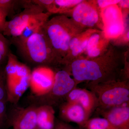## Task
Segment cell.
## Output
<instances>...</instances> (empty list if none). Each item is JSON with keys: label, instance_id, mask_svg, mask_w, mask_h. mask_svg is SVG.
<instances>
[{"label": "cell", "instance_id": "obj_1", "mask_svg": "<svg viewBox=\"0 0 129 129\" xmlns=\"http://www.w3.org/2000/svg\"><path fill=\"white\" fill-rule=\"evenodd\" d=\"M127 51H124L110 42L107 50L101 55L93 58L81 56L73 61L67 70L73 77L76 86L84 81L98 84L118 80Z\"/></svg>", "mask_w": 129, "mask_h": 129}, {"label": "cell", "instance_id": "obj_2", "mask_svg": "<svg viewBox=\"0 0 129 129\" xmlns=\"http://www.w3.org/2000/svg\"><path fill=\"white\" fill-rule=\"evenodd\" d=\"M43 26L25 40L10 42L15 46L18 53L27 64L51 68L61 65Z\"/></svg>", "mask_w": 129, "mask_h": 129}, {"label": "cell", "instance_id": "obj_3", "mask_svg": "<svg viewBox=\"0 0 129 129\" xmlns=\"http://www.w3.org/2000/svg\"><path fill=\"white\" fill-rule=\"evenodd\" d=\"M43 28L61 64L67 55L71 40L86 30L64 14L48 19L43 25Z\"/></svg>", "mask_w": 129, "mask_h": 129}, {"label": "cell", "instance_id": "obj_4", "mask_svg": "<svg viewBox=\"0 0 129 129\" xmlns=\"http://www.w3.org/2000/svg\"><path fill=\"white\" fill-rule=\"evenodd\" d=\"M87 86L97 98L98 108H110L129 104V80H118L98 84L89 82Z\"/></svg>", "mask_w": 129, "mask_h": 129}, {"label": "cell", "instance_id": "obj_5", "mask_svg": "<svg viewBox=\"0 0 129 129\" xmlns=\"http://www.w3.org/2000/svg\"><path fill=\"white\" fill-rule=\"evenodd\" d=\"M76 86L70 73L63 69L56 72L53 86L47 93L40 96L30 95L28 97V100L30 105L36 107L59 106L65 101L67 96Z\"/></svg>", "mask_w": 129, "mask_h": 129}, {"label": "cell", "instance_id": "obj_6", "mask_svg": "<svg viewBox=\"0 0 129 129\" xmlns=\"http://www.w3.org/2000/svg\"><path fill=\"white\" fill-rule=\"evenodd\" d=\"M101 11L95 1H83L63 14L69 16L68 17L83 29H92L103 31L104 25Z\"/></svg>", "mask_w": 129, "mask_h": 129}, {"label": "cell", "instance_id": "obj_7", "mask_svg": "<svg viewBox=\"0 0 129 129\" xmlns=\"http://www.w3.org/2000/svg\"><path fill=\"white\" fill-rule=\"evenodd\" d=\"M23 7V11L7 21L2 32L4 36L18 37L32 18L45 11L42 8L32 3L31 1H27Z\"/></svg>", "mask_w": 129, "mask_h": 129}, {"label": "cell", "instance_id": "obj_8", "mask_svg": "<svg viewBox=\"0 0 129 129\" xmlns=\"http://www.w3.org/2000/svg\"><path fill=\"white\" fill-rule=\"evenodd\" d=\"M55 74V73L49 67H35L30 75L29 87L31 95L40 96L47 93L53 86Z\"/></svg>", "mask_w": 129, "mask_h": 129}, {"label": "cell", "instance_id": "obj_9", "mask_svg": "<svg viewBox=\"0 0 129 129\" xmlns=\"http://www.w3.org/2000/svg\"><path fill=\"white\" fill-rule=\"evenodd\" d=\"M37 107L30 105L26 108L15 107L8 117L7 125L13 129H35L37 127Z\"/></svg>", "mask_w": 129, "mask_h": 129}, {"label": "cell", "instance_id": "obj_10", "mask_svg": "<svg viewBox=\"0 0 129 129\" xmlns=\"http://www.w3.org/2000/svg\"><path fill=\"white\" fill-rule=\"evenodd\" d=\"M97 30H99L92 29H86L72 39L67 55L61 62V65L64 67V69L67 70L73 61L83 55L90 36Z\"/></svg>", "mask_w": 129, "mask_h": 129}, {"label": "cell", "instance_id": "obj_11", "mask_svg": "<svg viewBox=\"0 0 129 129\" xmlns=\"http://www.w3.org/2000/svg\"><path fill=\"white\" fill-rule=\"evenodd\" d=\"M96 110L115 129H129V105L110 108H97Z\"/></svg>", "mask_w": 129, "mask_h": 129}, {"label": "cell", "instance_id": "obj_12", "mask_svg": "<svg viewBox=\"0 0 129 129\" xmlns=\"http://www.w3.org/2000/svg\"><path fill=\"white\" fill-rule=\"evenodd\" d=\"M65 101L74 102L79 104L85 111L88 118L98 107L96 96L90 90L76 88L67 96Z\"/></svg>", "mask_w": 129, "mask_h": 129}, {"label": "cell", "instance_id": "obj_13", "mask_svg": "<svg viewBox=\"0 0 129 129\" xmlns=\"http://www.w3.org/2000/svg\"><path fill=\"white\" fill-rule=\"evenodd\" d=\"M59 115L64 122H73L83 127L89 118L81 106L74 102L65 101L59 106Z\"/></svg>", "mask_w": 129, "mask_h": 129}, {"label": "cell", "instance_id": "obj_14", "mask_svg": "<svg viewBox=\"0 0 129 129\" xmlns=\"http://www.w3.org/2000/svg\"><path fill=\"white\" fill-rule=\"evenodd\" d=\"M110 44V41L106 38L103 31L97 30L90 36L83 56L93 58L105 53Z\"/></svg>", "mask_w": 129, "mask_h": 129}, {"label": "cell", "instance_id": "obj_15", "mask_svg": "<svg viewBox=\"0 0 129 129\" xmlns=\"http://www.w3.org/2000/svg\"><path fill=\"white\" fill-rule=\"evenodd\" d=\"M51 14L44 12L35 16L29 22L21 34L17 37H12L11 41H22L27 39L44 25Z\"/></svg>", "mask_w": 129, "mask_h": 129}, {"label": "cell", "instance_id": "obj_16", "mask_svg": "<svg viewBox=\"0 0 129 129\" xmlns=\"http://www.w3.org/2000/svg\"><path fill=\"white\" fill-rule=\"evenodd\" d=\"M30 75L7 84V102L14 105L17 103L21 97L29 87Z\"/></svg>", "mask_w": 129, "mask_h": 129}, {"label": "cell", "instance_id": "obj_17", "mask_svg": "<svg viewBox=\"0 0 129 129\" xmlns=\"http://www.w3.org/2000/svg\"><path fill=\"white\" fill-rule=\"evenodd\" d=\"M37 127L42 129H53L55 125V110L47 105L37 107Z\"/></svg>", "mask_w": 129, "mask_h": 129}, {"label": "cell", "instance_id": "obj_18", "mask_svg": "<svg viewBox=\"0 0 129 129\" xmlns=\"http://www.w3.org/2000/svg\"><path fill=\"white\" fill-rule=\"evenodd\" d=\"M101 14L104 27L124 22L122 9L117 5H111L101 9Z\"/></svg>", "mask_w": 129, "mask_h": 129}, {"label": "cell", "instance_id": "obj_19", "mask_svg": "<svg viewBox=\"0 0 129 129\" xmlns=\"http://www.w3.org/2000/svg\"><path fill=\"white\" fill-rule=\"evenodd\" d=\"M19 62L16 56L10 51L5 67L7 82L11 81L15 79Z\"/></svg>", "mask_w": 129, "mask_h": 129}, {"label": "cell", "instance_id": "obj_20", "mask_svg": "<svg viewBox=\"0 0 129 129\" xmlns=\"http://www.w3.org/2000/svg\"><path fill=\"white\" fill-rule=\"evenodd\" d=\"M82 127L84 129H115L108 120L103 117L89 118Z\"/></svg>", "mask_w": 129, "mask_h": 129}, {"label": "cell", "instance_id": "obj_21", "mask_svg": "<svg viewBox=\"0 0 129 129\" xmlns=\"http://www.w3.org/2000/svg\"><path fill=\"white\" fill-rule=\"evenodd\" d=\"M83 0H54L58 13L64 14L72 10Z\"/></svg>", "mask_w": 129, "mask_h": 129}, {"label": "cell", "instance_id": "obj_22", "mask_svg": "<svg viewBox=\"0 0 129 129\" xmlns=\"http://www.w3.org/2000/svg\"><path fill=\"white\" fill-rule=\"evenodd\" d=\"M10 44V41L0 32V67L2 66L7 60L8 55L11 51L9 50Z\"/></svg>", "mask_w": 129, "mask_h": 129}, {"label": "cell", "instance_id": "obj_23", "mask_svg": "<svg viewBox=\"0 0 129 129\" xmlns=\"http://www.w3.org/2000/svg\"><path fill=\"white\" fill-rule=\"evenodd\" d=\"M22 2L17 0H0V9L7 17L13 13L17 5L21 4Z\"/></svg>", "mask_w": 129, "mask_h": 129}, {"label": "cell", "instance_id": "obj_24", "mask_svg": "<svg viewBox=\"0 0 129 129\" xmlns=\"http://www.w3.org/2000/svg\"><path fill=\"white\" fill-rule=\"evenodd\" d=\"M32 3L39 6L51 14L58 13L54 0H32Z\"/></svg>", "mask_w": 129, "mask_h": 129}, {"label": "cell", "instance_id": "obj_25", "mask_svg": "<svg viewBox=\"0 0 129 129\" xmlns=\"http://www.w3.org/2000/svg\"><path fill=\"white\" fill-rule=\"evenodd\" d=\"M5 67L3 66L0 67V101L7 103V94Z\"/></svg>", "mask_w": 129, "mask_h": 129}, {"label": "cell", "instance_id": "obj_26", "mask_svg": "<svg viewBox=\"0 0 129 129\" xmlns=\"http://www.w3.org/2000/svg\"><path fill=\"white\" fill-rule=\"evenodd\" d=\"M129 34V29L126 28L124 32L120 36L118 37L117 39L110 41V42L113 45L118 47L120 45H128Z\"/></svg>", "mask_w": 129, "mask_h": 129}, {"label": "cell", "instance_id": "obj_27", "mask_svg": "<svg viewBox=\"0 0 129 129\" xmlns=\"http://www.w3.org/2000/svg\"><path fill=\"white\" fill-rule=\"evenodd\" d=\"M8 117L6 103L0 101V129H4L6 126Z\"/></svg>", "mask_w": 129, "mask_h": 129}, {"label": "cell", "instance_id": "obj_28", "mask_svg": "<svg viewBox=\"0 0 129 129\" xmlns=\"http://www.w3.org/2000/svg\"><path fill=\"white\" fill-rule=\"evenodd\" d=\"M96 4L99 9H101L109 6L118 5L120 0H98L95 1Z\"/></svg>", "mask_w": 129, "mask_h": 129}, {"label": "cell", "instance_id": "obj_29", "mask_svg": "<svg viewBox=\"0 0 129 129\" xmlns=\"http://www.w3.org/2000/svg\"><path fill=\"white\" fill-rule=\"evenodd\" d=\"M53 129H74L72 125L67 122L62 120H56L55 121V125Z\"/></svg>", "mask_w": 129, "mask_h": 129}, {"label": "cell", "instance_id": "obj_30", "mask_svg": "<svg viewBox=\"0 0 129 129\" xmlns=\"http://www.w3.org/2000/svg\"><path fill=\"white\" fill-rule=\"evenodd\" d=\"M6 16L5 13L0 9V32H2L4 30L6 23Z\"/></svg>", "mask_w": 129, "mask_h": 129}, {"label": "cell", "instance_id": "obj_31", "mask_svg": "<svg viewBox=\"0 0 129 129\" xmlns=\"http://www.w3.org/2000/svg\"><path fill=\"white\" fill-rule=\"evenodd\" d=\"M118 6L121 9L128 10L129 6V1L128 0H122L120 1V2L118 3Z\"/></svg>", "mask_w": 129, "mask_h": 129}, {"label": "cell", "instance_id": "obj_32", "mask_svg": "<svg viewBox=\"0 0 129 129\" xmlns=\"http://www.w3.org/2000/svg\"><path fill=\"white\" fill-rule=\"evenodd\" d=\"M79 129H84V128H83V127H79Z\"/></svg>", "mask_w": 129, "mask_h": 129}, {"label": "cell", "instance_id": "obj_33", "mask_svg": "<svg viewBox=\"0 0 129 129\" xmlns=\"http://www.w3.org/2000/svg\"><path fill=\"white\" fill-rule=\"evenodd\" d=\"M35 129H42L40 128H39V127H36V128H35Z\"/></svg>", "mask_w": 129, "mask_h": 129}]
</instances>
